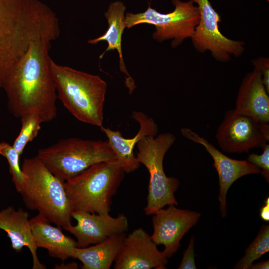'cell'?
Wrapping results in <instances>:
<instances>
[{"label":"cell","instance_id":"obj_1","mask_svg":"<svg viewBox=\"0 0 269 269\" xmlns=\"http://www.w3.org/2000/svg\"><path fill=\"white\" fill-rule=\"evenodd\" d=\"M51 42L45 38L32 41L5 78L2 90L8 110L16 118L33 113L43 123L57 115L58 97L49 54Z\"/></svg>","mask_w":269,"mask_h":269},{"label":"cell","instance_id":"obj_2","mask_svg":"<svg viewBox=\"0 0 269 269\" xmlns=\"http://www.w3.org/2000/svg\"><path fill=\"white\" fill-rule=\"evenodd\" d=\"M54 12L39 0H0V93L9 71L36 39L54 40Z\"/></svg>","mask_w":269,"mask_h":269},{"label":"cell","instance_id":"obj_3","mask_svg":"<svg viewBox=\"0 0 269 269\" xmlns=\"http://www.w3.org/2000/svg\"><path fill=\"white\" fill-rule=\"evenodd\" d=\"M57 97L78 120L101 127L107 83L99 76L50 62Z\"/></svg>","mask_w":269,"mask_h":269},{"label":"cell","instance_id":"obj_4","mask_svg":"<svg viewBox=\"0 0 269 269\" xmlns=\"http://www.w3.org/2000/svg\"><path fill=\"white\" fill-rule=\"evenodd\" d=\"M21 168L24 180L19 193L25 205L64 229L72 225L73 210L64 181L53 174L37 155L24 158Z\"/></svg>","mask_w":269,"mask_h":269},{"label":"cell","instance_id":"obj_5","mask_svg":"<svg viewBox=\"0 0 269 269\" xmlns=\"http://www.w3.org/2000/svg\"><path fill=\"white\" fill-rule=\"evenodd\" d=\"M125 173L118 160L103 161L64 181L65 191L73 210L109 214L112 197Z\"/></svg>","mask_w":269,"mask_h":269},{"label":"cell","instance_id":"obj_6","mask_svg":"<svg viewBox=\"0 0 269 269\" xmlns=\"http://www.w3.org/2000/svg\"><path fill=\"white\" fill-rule=\"evenodd\" d=\"M37 156L55 176L65 181L92 165L117 160L108 140L61 139L38 150Z\"/></svg>","mask_w":269,"mask_h":269},{"label":"cell","instance_id":"obj_7","mask_svg":"<svg viewBox=\"0 0 269 269\" xmlns=\"http://www.w3.org/2000/svg\"><path fill=\"white\" fill-rule=\"evenodd\" d=\"M175 139L172 134L166 133L144 136L136 144V159L149 174L147 202L144 208L146 215H153L166 205H178L174 193L179 187V180L167 177L163 166L164 157Z\"/></svg>","mask_w":269,"mask_h":269},{"label":"cell","instance_id":"obj_8","mask_svg":"<svg viewBox=\"0 0 269 269\" xmlns=\"http://www.w3.org/2000/svg\"><path fill=\"white\" fill-rule=\"evenodd\" d=\"M171 2L174 9L169 13H160L150 6L142 12H127L126 27L131 28L142 23L153 25L155 27L153 38L160 42L173 39L171 45L176 48L186 38L192 37L199 22L200 13L192 0H172Z\"/></svg>","mask_w":269,"mask_h":269},{"label":"cell","instance_id":"obj_9","mask_svg":"<svg viewBox=\"0 0 269 269\" xmlns=\"http://www.w3.org/2000/svg\"><path fill=\"white\" fill-rule=\"evenodd\" d=\"M215 137L225 152H247L254 148H263L269 142V123H262L234 109L228 110L217 130Z\"/></svg>","mask_w":269,"mask_h":269},{"label":"cell","instance_id":"obj_10","mask_svg":"<svg viewBox=\"0 0 269 269\" xmlns=\"http://www.w3.org/2000/svg\"><path fill=\"white\" fill-rule=\"evenodd\" d=\"M192 0L197 3L200 13L199 22L191 38L195 49L202 53L210 51L215 59L221 62H228L231 55L241 56L245 50L244 42L230 39L221 32V16L209 0Z\"/></svg>","mask_w":269,"mask_h":269},{"label":"cell","instance_id":"obj_11","mask_svg":"<svg viewBox=\"0 0 269 269\" xmlns=\"http://www.w3.org/2000/svg\"><path fill=\"white\" fill-rule=\"evenodd\" d=\"M153 215L151 239L157 245H164L162 252L167 258L177 251L182 237L197 224L201 216L199 212L180 209L174 205L161 208Z\"/></svg>","mask_w":269,"mask_h":269},{"label":"cell","instance_id":"obj_12","mask_svg":"<svg viewBox=\"0 0 269 269\" xmlns=\"http://www.w3.org/2000/svg\"><path fill=\"white\" fill-rule=\"evenodd\" d=\"M180 132L186 138L202 145L213 158V165L219 177L220 211L222 217H225L227 214L226 196L229 188L237 180L245 175L261 173V169L247 160L229 157L190 129L182 128Z\"/></svg>","mask_w":269,"mask_h":269},{"label":"cell","instance_id":"obj_13","mask_svg":"<svg viewBox=\"0 0 269 269\" xmlns=\"http://www.w3.org/2000/svg\"><path fill=\"white\" fill-rule=\"evenodd\" d=\"M142 228L125 236L114 261L115 269H164L167 258Z\"/></svg>","mask_w":269,"mask_h":269},{"label":"cell","instance_id":"obj_14","mask_svg":"<svg viewBox=\"0 0 269 269\" xmlns=\"http://www.w3.org/2000/svg\"><path fill=\"white\" fill-rule=\"evenodd\" d=\"M72 217L76 220V225L72 224L64 230L75 236L78 248L99 243L114 235L125 233L129 228L128 220L123 214L113 217L109 214L75 210Z\"/></svg>","mask_w":269,"mask_h":269},{"label":"cell","instance_id":"obj_15","mask_svg":"<svg viewBox=\"0 0 269 269\" xmlns=\"http://www.w3.org/2000/svg\"><path fill=\"white\" fill-rule=\"evenodd\" d=\"M132 117L139 123L140 127L137 134L132 138H124L120 131H113L103 126L100 127L125 173L134 172L140 166L134 154V146L143 137L155 136L158 132L156 123L144 113L134 111Z\"/></svg>","mask_w":269,"mask_h":269},{"label":"cell","instance_id":"obj_16","mask_svg":"<svg viewBox=\"0 0 269 269\" xmlns=\"http://www.w3.org/2000/svg\"><path fill=\"white\" fill-rule=\"evenodd\" d=\"M29 213L23 209H15L9 206L0 210V229L4 231L10 239L12 249L20 252L27 247L32 258V269H45L46 267L39 261L37 254L31 228Z\"/></svg>","mask_w":269,"mask_h":269},{"label":"cell","instance_id":"obj_17","mask_svg":"<svg viewBox=\"0 0 269 269\" xmlns=\"http://www.w3.org/2000/svg\"><path fill=\"white\" fill-rule=\"evenodd\" d=\"M257 68L243 79L238 93L235 110L259 121L269 123V96Z\"/></svg>","mask_w":269,"mask_h":269},{"label":"cell","instance_id":"obj_18","mask_svg":"<svg viewBox=\"0 0 269 269\" xmlns=\"http://www.w3.org/2000/svg\"><path fill=\"white\" fill-rule=\"evenodd\" d=\"M44 216L38 213L30 219L35 243L38 248L46 249L49 255L62 261L72 258L76 241L66 236L61 227L52 226Z\"/></svg>","mask_w":269,"mask_h":269},{"label":"cell","instance_id":"obj_19","mask_svg":"<svg viewBox=\"0 0 269 269\" xmlns=\"http://www.w3.org/2000/svg\"><path fill=\"white\" fill-rule=\"evenodd\" d=\"M126 9V6L121 1L110 3L107 11L105 13L109 24L108 30L101 36L89 40L88 42L91 44H96L102 41L108 42V47L100 56V59L102 58L108 51L117 50L120 59V68L126 75L125 85L131 94L135 89L136 85L126 67L122 49V35L126 27L125 14Z\"/></svg>","mask_w":269,"mask_h":269},{"label":"cell","instance_id":"obj_20","mask_svg":"<svg viewBox=\"0 0 269 269\" xmlns=\"http://www.w3.org/2000/svg\"><path fill=\"white\" fill-rule=\"evenodd\" d=\"M125 236V233L118 234L94 246L76 247L72 258L82 263L83 269H109L117 256Z\"/></svg>","mask_w":269,"mask_h":269},{"label":"cell","instance_id":"obj_21","mask_svg":"<svg viewBox=\"0 0 269 269\" xmlns=\"http://www.w3.org/2000/svg\"><path fill=\"white\" fill-rule=\"evenodd\" d=\"M269 251V226L264 225L256 238L246 249L244 256L234 269H248L253 262Z\"/></svg>","mask_w":269,"mask_h":269},{"label":"cell","instance_id":"obj_22","mask_svg":"<svg viewBox=\"0 0 269 269\" xmlns=\"http://www.w3.org/2000/svg\"><path fill=\"white\" fill-rule=\"evenodd\" d=\"M20 119L21 123L20 131L12 144L19 155L22 154L27 143L37 136L42 123L40 118L33 113L25 114Z\"/></svg>","mask_w":269,"mask_h":269},{"label":"cell","instance_id":"obj_23","mask_svg":"<svg viewBox=\"0 0 269 269\" xmlns=\"http://www.w3.org/2000/svg\"><path fill=\"white\" fill-rule=\"evenodd\" d=\"M0 154L7 160L12 181L16 191L19 193L24 180V175L19 164V154L12 145L5 141L0 143Z\"/></svg>","mask_w":269,"mask_h":269},{"label":"cell","instance_id":"obj_24","mask_svg":"<svg viewBox=\"0 0 269 269\" xmlns=\"http://www.w3.org/2000/svg\"><path fill=\"white\" fill-rule=\"evenodd\" d=\"M263 152L261 154L251 153L249 155L247 161L259 167L261 174L269 182V144L267 143L263 148Z\"/></svg>","mask_w":269,"mask_h":269},{"label":"cell","instance_id":"obj_25","mask_svg":"<svg viewBox=\"0 0 269 269\" xmlns=\"http://www.w3.org/2000/svg\"><path fill=\"white\" fill-rule=\"evenodd\" d=\"M194 237L192 236L187 249L183 254V258L178 269H196L195 254L194 251Z\"/></svg>","mask_w":269,"mask_h":269},{"label":"cell","instance_id":"obj_26","mask_svg":"<svg viewBox=\"0 0 269 269\" xmlns=\"http://www.w3.org/2000/svg\"><path fill=\"white\" fill-rule=\"evenodd\" d=\"M254 68L258 69L262 74V81L268 93H269V59L260 57L252 60Z\"/></svg>","mask_w":269,"mask_h":269},{"label":"cell","instance_id":"obj_27","mask_svg":"<svg viewBox=\"0 0 269 269\" xmlns=\"http://www.w3.org/2000/svg\"><path fill=\"white\" fill-rule=\"evenodd\" d=\"M261 218L266 222L269 221V197H268L264 201V205L260 210Z\"/></svg>","mask_w":269,"mask_h":269},{"label":"cell","instance_id":"obj_28","mask_svg":"<svg viewBox=\"0 0 269 269\" xmlns=\"http://www.w3.org/2000/svg\"><path fill=\"white\" fill-rule=\"evenodd\" d=\"M269 269V261L261 262L255 264H252L248 268V269Z\"/></svg>","mask_w":269,"mask_h":269},{"label":"cell","instance_id":"obj_29","mask_svg":"<svg viewBox=\"0 0 269 269\" xmlns=\"http://www.w3.org/2000/svg\"><path fill=\"white\" fill-rule=\"evenodd\" d=\"M55 269H78V265L76 263H72L65 265V264H61L60 266H55Z\"/></svg>","mask_w":269,"mask_h":269}]
</instances>
